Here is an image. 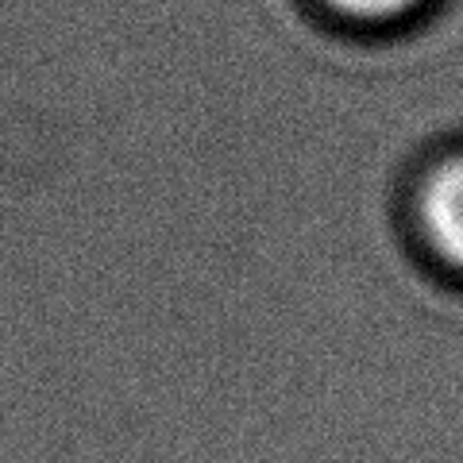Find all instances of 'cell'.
Listing matches in <instances>:
<instances>
[{
  "label": "cell",
  "instance_id": "6da1fadb",
  "mask_svg": "<svg viewBox=\"0 0 463 463\" xmlns=\"http://www.w3.org/2000/svg\"><path fill=\"white\" fill-rule=\"evenodd\" d=\"M410 224L432 267L463 282V147L437 155L410 190Z\"/></svg>",
  "mask_w": 463,
  "mask_h": 463
},
{
  "label": "cell",
  "instance_id": "7a4b0ae2",
  "mask_svg": "<svg viewBox=\"0 0 463 463\" xmlns=\"http://www.w3.org/2000/svg\"><path fill=\"white\" fill-rule=\"evenodd\" d=\"M317 5L355 32H398L402 24L421 16L432 0H317Z\"/></svg>",
  "mask_w": 463,
  "mask_h": 463
}]
</instances>
